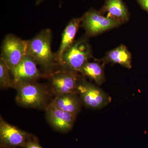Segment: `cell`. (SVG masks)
<instances>
[{
    "instance_id": "1",
    "label": "cell",
    "mask_w": 148,
    "mask_h": 148,
    "mask_svg": "<svg viewBox=\"0 0 148 148\" xmlns=\"http://www.w3.org/2000/svg\"><path fill=\"white\" fill-rule=\"evenodd\" d=\"M52 39L51 30L45 29L28 40L27 55L34 59L47 76L60 66L56 53L51 49Z\"/></svg>"
},
{
    "instance_id": "2",
    "label": "cell",
    "mask_w": 148,
    "mask_h": 148,
    "mask_svg": "<svg viewBox=\"0 0 148 148\" xmlns=\"http://www.w3.org/2000/svg\"><path fill=\"white\" fill-rule=\"evenodd\" d=\"M91 49L87 41L80 39L74 42L63 53L59 62L61 68L73 71L80 72L91 57Z\"/></svg>"
},
{
    "instance_id": "3",
    "label": "cell",
    "mask_w": 148,
    "mask_h": 148,
    "mask_svg": "<svg viewBox=\"0 0 148 148\" xmlns=\"http://www.w3.org/2000/svg\"><path fill=\"white\" fill-rule=\"evenodd\" d=\"M16 90L15 100L24 108H38L44 105L46 99L45 89L34 82H20L14 84Z\"/></svg>"
},
{
    "instance_id": "4",
    "label": "cell",
    "mask_w": 148,
    "mask_h": 148,
    "mask_svg": "<svg viewBox=\"0 0 148 148\" xmlns=\"http://www.w3.org/2000/svg\"><path fill=\"white\" fill-rule=\"evenodd\" d=\"M27 47L28 40L9 34L3 40L0 58H2L12 71L27 56Z\"/></svg>"
},
{
    "instance_id": "5",
    "label": "cell",
    "mask_w": 148,
    "mask_h": 148,
    "mask_svg": "<svg viewBox=\"0 0 148 148\" xmlns=\"http://www.w3.org/2000/svg\"><path fill=\"white\" fill-rule=\"evenodd\" d=\"M77 92L83 104L92 110L103 108L111 101V97L106 92L83 79H79Z\"/></svg>"
},
{
    "instance_id": "6",
    "label": "cell",
    "mask_w": 148,
    "mask_h": 148,
    "mask_svg": "<svg viewBox=\"0 0 148 148\" xmlns=\"http://www.w3.org/2000/svg\"><path fill=\"white\" fill-rule=\"evenodd\" d=\"M51 84L56 96L77 93L79 79L77 72L61 68L49 75Z\"/></svg>"
},
{
    "instance_id": "7",
    "label": "cell",
    "mask_w": 148,
    "mask_h": 148,
    "mask_svg": "<svg viewBox=\"0 0 148 148\" xmlns=\"http://www.w3.org/2000/svg\"><path fill=\"white\" fill-rule=\"evenodd\" d=\"M82 26L86 34L94 36L118 26L121 22L114 18L101 15L94 10L88 11L82 17Z\"/></svg>"
},
{
    "instance_id": "8",
    "label": "cell",
    "mask_w": 148,
    "mask_h": 148,
    "mask_svg": "<svg viewBox=\"0 0 148 148\" xmlns=\"http://www.w3.org/2000/svg\"><path fill=\"white\" fill-rule=\"evenodd\" d=\"M10 72L14 85L20 82H34L43 75L38 69L34 59L27 54Z\"/></svg>"
},
{
    "instance_id": "9",
    "label": "cell",
    "mask_w": 148,
    "mask_h": 148,
    "mask_svg": "<svg viewBox=\"0 0 148 148\" xmlns=\"http://www.w3.org/2000/svg\"><path fill=\"white\" fill-rule=\"evenodd\" d=\"M47 119L50 125L61 132L70 131L73 126L77 115L62 110L52 103L46 110Z\"/></svg>"
},
{
    "instance_id": "10",
    "label": "cell",
    "mask_w": 148,
    "mask_h": 148,
    "mask_svg": "<svg viewBox=\"0 0 148 148\" xmlns=\"http://www.w3.org/2000/svg\"><path fill=\"white\" fill-rule=\"evenodd\" d=\"M26 132L0 119V138L3 144L11 147H26L30 140Z\"/></svg>"
},
{
    "instance_id": "11",
    "label": "cell",
    "mask_w": 148,
    "mask_h": 148,
    "mask_svg": "<svg viewBox=\"0 0 148 148\" xmlns=\"http://www.w3.org/2000/svg\"><path fill=\"white\" fill-rule=\"evenodd\" d=\"M82 17L74 18L69 22L64 29L61 36V44L56 55L59 63L65 51L74 42V39L78 30Z\"/></svg>"
},
{
    "instance_id": "12",
    "label": "cell",
    "mask_w": 148,
    "mask_h": 148,
    "mask_svg": "<svg viewBox=\"0 0 148 148\" xmlns=\"http://www.w3.org/2000/svg\"><path fill=\"white\" fill-rule=\"evenodd\" d=\"M77 93H68L56 96L51 103L62 110L77 115L82 103Z\"/></svg>"
},
{
    "instance_id": "13",
    "label": "cell",
    "mask_w": 148,
    "mask_h": 148,
    "mask_svg": "<svg viewBox=\"0 0 148 148\" xmlns=\"http://www.w3.org/2000/svg\"><path fill=\"white\" fill-rule=\"evenodd\" d=\"M103 10L108 12V16L120 22L127 21L128 11L122 0H107Z\"/></svg>"
},
{
    "instance_id": "14",
    "label": "cell",
    "mask_w": 148,
    "mask_h": 148,
    "mask_svg": "<svg viewBox=\"0 0 148 148\" xmlns=\"http://www.w3.org/2000/svg\"><path fill=\"white\" fill-rule=\"evenodd\" d=\"M80 73L94 81L97 84L101 85L104 82L105 77L103 67L97 62H88L83 67Z\"/></svg>"
},
{
    "instance_id": "15",
    "label": "cell",
    "mask_w": 148,
    "mask_h": 148,
    "mask_svg": "<svg viewBox=\"0 0 148 148\" xmlns=\"http://www.w3.org/2000/svg\"><path fill=\"white\" fill-rule=\"evenodd\" d=\"M109 60L115 64L124 66L127 69H131V56L127 48L123 45L111 51L108 53Z\"/></svg>"
},
{
    "instance_id": "16",
    "label": "cell",
    "mask_w": 148,
    "mask_h": 148,
    "mask_svg": "<svg viewBox=\"0 0 148 148\" xmlns=\"http://www.w3.org/2000/svg\"><path fill=\"white\" fill-rule=\"evenodd\" d=\"M10 70L2 58H0V86L1 88H14L13 79L10 77Z\"/></svg>"
},
{
    "instance_id": "17",
    "label": "cell",
    "mask_w": 148,
    "mask_h": 148,
    "mask_svg": "<svg viewBox=\"0 0 148 148\" xmlns=\"http://www.w3.org/2000/svg\"><path fill=\"white\" fill-rule=\"evenodd\" d=\"M26 148H42L39 144L35 140H29L26 145Z\"/></svg>"
},
{
    "instance_id": "18",
    "label": "cell",
    "mask_w": 148,
    "mask_h": 148,
    "mask_svg": "<svg viewBox=\"0 0 148 148\" xmlns=\"http://www.w3.org/2000/svg\"><path fill=\"white\" fill-rule=\"evenodd\" d=\"M141 6L148 11V0H138Z\"/></svg>"
},
{
    "instance_id": "19",
    "label": "cell",
    "mask_w": 148,
    "mask_h": 148,
    "mask_svg": "<svg viewBox=\"0 0 148 148\" xmlns=\"http://www.w3.org/2000/svg\"><path fill=\"white\" fill-rule=\"evenodd\" d=\"M43 1V0H36V5H38ZM60 1H61V0H60Z\"/></svg>"
}]
</instances>
